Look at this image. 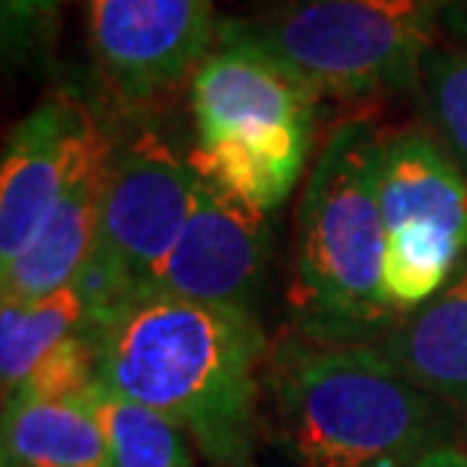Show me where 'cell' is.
<instances>
[{
    "label": "cell",
    "instance_id": "obj_5",
    "mask_svg": "<svg viewBox=\"0 0 467 467\" xmlns=\"http://www.w3.org/2000/svg\"><path fill=\"white\" fill-rule=\"evenodd\" d=\"M467 0H297L243 34L334 95L413 88L416 67L446 13Z\"/></svg>",
    "mask_w": 467,
    "mask_h": 467
},
{
    "label": "cell",
    "instance_id": "obj_12",
    "mask_svg": "<svg viewBox=\"0 0 467 467\" xmlns=\"http://www.w3.org/2000/svg\"><path fill=\"white\" fill-rule=\"evenodd\" d=\"M377 347L416 386L467 416V261Z\"/></svg>",
    "mask_w": 467,
    "mask_h": 467
},
{
    "label": "cell",
    "instance_id": "obj_13",
    "mask_svg": "<svg viewBox=\"0 0 467 467\" xmlns=\"http://www.w3.org/2000/svg\"><path fill=\"white\" fill-rule=\"evenodd\" d=\"M9 467H109L107 437L86 400H4V450Z\"/></svg>",
    "mask_w": 467,
    "mask_h": 467
},
{
    "label": "cell",
    "instance_id": "obj_10",
    "mask_svg": "<svg viewBox=\"0 0 467 467\" xmlns=\"http://www.w3.org/2000/svg\"><path fill=\"white\" fill-rule=\"evenodd\" d=\"M267 213L203 176L180 240L143 292L252 310L267 270Z\"/></svg>",
    "mask_w": 467,
    "mask_h": 467
},
{
    "label": "cell",
    "instance_id": "obj_6",
    "mask_svg": "<svg viewBox=\"0 0 467 467\" xmlns=\"http://www.w3.org/2000/svg\"><path fill=\"white\" fill-rule=\"evenodd\" d=\"M201 180L192 155H182L152 128L113 140L98 249L79 276L95 310V328L128 295L152 283L192 216Z\"/></svg>",
    "mask_w": 467,
    "mask_h": 467
},
{
    "label": "cell",
    "instance_id": "obj_20",
    "mask_svg": "<svg viewBox=\"0 0 467 467\" xmlns=\"http://www.w3.org/2000/svg\"><path fill=\"white\" fill-rule=\"evenodd\" d=\"M0 467H9V464H4V462H0Z\"/></svg>",
    "mask_w": 467,
    "mask_h": 467
},
{
    "label": "cell",
    "instance_id": "obj_15",
    "mask_svg": "<svg viewBox=\"0 0 467 467\" xmlns=\"http://www.w3.org/2000/svg\"><path fill=\"white\" fill-rule=\"evenodd\" d=\"M82 400L104 428L109 467H198V443L171 416L116 395L100 382Z\"/></svg>",
    "mask_w": 467,
    "mask_h": 467
},
{
    "label": "cell",
    "instance_id": "obj_19",
    "mask_svg": "<svg viewBox=\"0 0 467 467\" xmlns=\"http://www.w3.org/2000/svg\"><path fill=\"white\" fill-rule=\"evenodd\" d=\"M404 467H467V446H462V443L441 446V450L419 455L416 462H410Z\"/></svg>",
    "mask_w": 467,
    "mask_h": 467
},
{
    "label": "cell",
    "instance_id": "obj_17",
    "mask_svg": "<svg viewBox=\"0 0 467 467\" xmlns=\"http://www.w3.org/2000/svg\"><path fill=\"white\" fill-rule=\"evenodd\" d=\"M95 382H98L95 334H77V337L64 340L61 347H55L46 355L13 398L82 400Z\"/></svg>",
    "mask_w": 467,
    "mask_h": 467
},
{
    "label": "cell",
    "instance_id": "obj_9",
    "mask_svg": "<svg viewBox=\"0 0 467 467\" xmlns=\"http://www.w3.org/2000/svg\"><path fill=\"white\" fill-rule=\"evenodd\" d=\"M210 0H88V40L121 100H152L201 67L216 46Z\"/></svg>",
    "mask_w": 467,
    "mask_h": 467
},
{
    "label": "cell",
    "instance_id": "obj_16",
    "mask_svg": "<svg viewBox=\"0 0 467 467\" xmlns=\"http://www.w3.org/2000/svg\"><path fill=\"white\" fill-rule=\"evenodd\" d=\"M413 88L437 143L467 171V4L446 13L419 58Z\"/></svg>",
    "mask_w": 467,
    "mask_h": 467
},
{
    "label": "cell",
    "instance_id": "obj_2",
    "mask_svg": "<svg viewBox=\"0 0 467 467\" xmlns=\"http://www.w3.org/2000/svg\"><path fill=\"white\" fill-rule=\"evenodd\" d=\"M276 446L292 467H404L455 443L459 413L404 377L377 343L297 331L261 377Z\"/></svg>",
    "mask_w": 467,
    "mask_h": 467
},
{
    "label": "cell",
    "instance_id": "obj_11",
    "mask_svg": "<svg viewBox=\"0 0 467 467\" xmlns=\"http://www.w3.org/2000/svg\"><path fill=\"white\" fill-rule=\"evenodd\" d=\"M113 143L77 176L70 192L55 207L49 222L13 265L0 270V292L18 301H40L58 288L77 283L98 249L100 201H104L107 164Z\"/></svg>",
    "mask_w": 467,
    "mask_h": 467
},
{
    "label": "cell",
    "instance_id": "obj_8",
    "mask_svg": "<svg viewBox=\"0 0 467 467\" xmlns=\"http://www.w3.org/2000/svg\"><path fill=\"white\" fill-rule=\"evenodd\" d=\"M113 137L77 98L34 107L6 140L0 167V270L31 246L77 176Z\"/></svg>",
    "mask_w": 467,
    "mask_h": 467
},
{
    "label": "cell",
    "instance_id": "obj_7",
    "mask_svg": "<svg viewBox=\"0 0 467 467\" xmlns=\"http://www.w3.org/2000/svg\"><path fill=\"white\" fill-rule=\"evenodd\" d=\"M386 297L398 319L422 306L467 261V171L422 130L379 146Z\"/></svg>",
    "mask_w": 467,
    "mask_h": 467
},
{
    "label": "cell",
    "instance_id": "obj_14",
    "mask_svg": "<svg viewBox=\"0 0 467 467\" xmlns=\"http://www.w3.org/2000/svg\"><path fill=\"white\" fill-rule=\"evenodd\" d=\"M77 334H95V310L86 288L77 283L40 297V301H0V386L4 400L13 398L34 368L55 347Z\"/></svg>",
    "mask_w": 467,
    "mask_h": 467
},
{
    "label": "cell",
    "instance_id": "obj_4",
    "mask_svg": "<svg viewBox=\"0 0 467 467\" xmlns=\"http://www.w3.org/2000/svg\"><path fill=\"white\" fill-rule=\"evenodd\" d=\"M316 91L301 73L219 22L216 46L192 73V164L261 213L288 201L316 134Z\"/></svg>",
    "mask_w": 467,
    "mask_h": 467
},
{
    "label": "cell",
    "instance_id": "obj_3",
    "mask_svg": "<svg viewBox=\"0 0 467 467\" xmlns=\"http://www.w3.org/2000/svg\"><path fill=\"white\" fill-rule=\"evenodd\" d=\"M379 146L382 130L370 119L343 121L325 140L304 185L292 306L306 337L377 343L400 322L386 297Z\"/></svg>",
    "mask_w": 467,
    "mask_h": 467
},
{
    "label": "cell",
    "instance_id": "obj_1",
    "mask_svg": "<svg viewBox=\"0 0 467 467\" xmlns=\"http://www.w3.org/2000/svg\"><path fill=\"white\" fill-rule=\"evenodd\" d=\"M265 331L252 310L134 292L95 328L98 382L158 410L216 467H252Z\"/></svg>",
    "mask_w": 467,
    "mask_h": 467
},
{
    "label": "cell",
    "instance_id": "obj_18",
    "mask_svg": "<svg viewBox=\"0 0 467 467\" xmlns=\"http://www.w3.org/2000/svg\"><path fill=\"white\" fill-rule=\"evenodd\" d=\"M61 0H4V46L9 52L31 49L49 34Z\"/></svg>",
    "mask_w": 467,
    "mask_h": 467
}]
</instances>
